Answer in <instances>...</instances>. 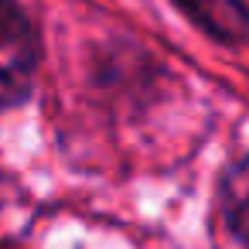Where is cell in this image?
Segmentation results:
<instances>
[{
	"instance_id": "1",
	"label": "cell",
	"mask_w": 249,
	"mask_h": 249,
	"mask_svg": "<svg viewBox=\"0 0 249 249\" xmlns=\"http://www.w3.org/2000/svg\"><path fill=\"white\" fill-rule=\"evenodd\" d=\"M38 65V38L14 0H0V109L18 106Z\"/></svg>"
},
{
	"instance_id": "2",
	"label": "cell",
	"mask_w": 249,
	"mask_h": 249,
	"mask_svg": "<svg viewBox=\"0 0 249 249\" xmlns=\"http://www.w3.org/2000/svg\"><path fill=\"white\" fill-rule=\"evenodd\" d=\"M174 4L212 38L229 45L249 41V11L242 0H174Z\"/></svg>"
},
{
	"instance_id": "3",
	"label": "cell",
	"mask_w": 249,
	"mask_h": 249,
	"mask_svg": "<svg viewBox=\"0 0 249 249\" xmlns=\"http://www.w3.org/2000/svg\"><path fill=\"white\" fill-rule=\"evenodd\" d=\"M222 215L232 235L242 246H249V157L239 160L222 181Z\"/></svg>"
}]
</instances>
